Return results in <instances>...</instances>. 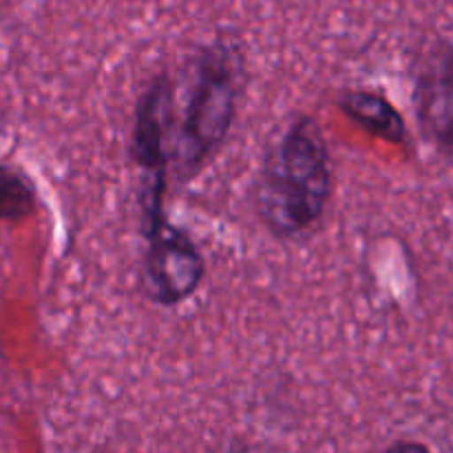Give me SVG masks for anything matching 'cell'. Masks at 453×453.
<instances>
[{
    "label": "cell",
    "mask_w": 453,
    "mask_h": 453,
    "mask_svg": "<svg viewBox=\"0 0 453 453\" xmlns=\"http://www.w3.org/2000/svg\"><path fill=\"white\" fill-rule=\"evenodd\" d=\"M173 87L175 80L168 73L157 75L140 97L135 109L131 153L137 166L155 177H168V144H171Z\"/></svg>",
    "instance_id": "5b68a950"
},
{
    "label": "cell",
    "mask_w": 453,
    "mask_h": 453,
    "mask_svg": "<svg viewBox=\"0 0 453 453\" xmlns=\"http://www.w3.org/2000/svg\"><path fill=\"white\" fill-rule=\"evenodd\" d=\"M392 449H425L423 445H410V442H405V445H394Z\"/></svg>",
    "instance_id": "ba28073f"
},
{
    "label": "cell",
    "mask_w": 453,
    "mask_h": 453,
    "mask_svg": "<svg viewBox=\"0 0 453 453\" xmlns=\"http://www.w3.org/2000/svg\"><path fill=\"white\" fill-rule=\"evenodd\" d=\"M414 104L423 135L453 164V35L432 44L420 60Z\"/></svg>",
    "instance_id": "277c9868"
},
{
    "label": "cell",
    "mask_w": 453,
    "mask_h": 453,
    "mask_svg": "<svg viewBox=\"0 0 453 453\" xmlns=\"http://www.w3.org/2000/svg\"><path fill=\"white\" fill-rule=\"evenodd\" d=\"M243 65L239 49L226 40L199 49L173 87L168 168L188 181L221 149L237 115Z\"/></svg>",
    "instance_id": "6da1fadb"
},
{
    "label": "cell",
    "mask_w": 453,
    "mask_h": 453,
    "mask_svg": "<svg viewBox=\"0 0 453 453\" xmlns=\"http://www.w3.org/2000/svg\"><path fill=\"white\" fill-rule=\"evenodd\" d=\"M149 239L146 281L150 295L162 305H177L190 299L202 286L206 264L186 233L168 224L166 217L144 226Z\"/></svg>",
    "instance_id": "3957f363"
},
{
    "label": "cell",
    "mask_w": 453,
    "mask_h": 453,
    "mask_svg": "<svg viewBox=\"0 0 453 453\" xmlns=\"http://www.w3.org/2000/svg\"><path fill=\"white\" fill-rule=\"evenodd\" d=\"M341 111L352 122H357L363 131L389 142V144H403L407 137V127L403 115L388 97L372 91H348L339 100Z\"/></svg>",
    "instance_id": "8992f818"
},
{
    "label": "cell",
    "mask_w": 453,
    "mask_h": 453,
    "mask_svg": "<svg viewBox=\"0 0 453 453\" xmlns=\"http://www.w3.org/2000/svg\"><path fill=\"white\" fill-rule=\"evenodd\" d=\"M35 208L34 186L18 171L0 166V219H22Z\"/></svg>",
    "instance_id": "52a82bcc"
},
{
    "label": "cell",
    "mask_w": 453,
    "mask_h": 453,
    "mask_svg": "<svg viewBox=\"0 0 453 453\" xmlns=\"http://www.w3.org/2000/svg\"><path fill=\"white\" fill-rule=\"evenodd\" d=\"M332 166L326 137L312 118L290 124L265 159L257 188L261 221L274 237L290 239L319 224L330 203Z\"/></svg>",
    "instance_id": "7a4b0ae2"
}]
</instances>
